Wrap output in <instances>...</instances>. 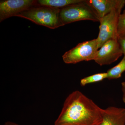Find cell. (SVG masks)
I'll use <instances>...</instances> for the list:
<instances>
[{
  "label": "cell",
  "instance_id": "obj_1",
  "mask_svg": "<svg viewBox=\"0 0 125 125\" xmlns=\"http://www.w3.org/2000/svg\"><path fill=\"white\" fill-rule=\"evenodd\" d=\"M102 108L83 93H72L64 101L55 125H100Z\"/></svg>",
  "mask_w": 125,
  "mask_h": 125
},
{
  "label": "cell",
  "instance_id": "obj_2",
  "mask_svg": "<svg viewBox=\"0 0 125 125\" xmlns=\"http://www.w3.org/2000/svg\"><path fill=\"white\" fill-rule=\"evenodd\" d=\"M61 9L46 6H33L16 16L27 19L36 24L51 29L63 26L61 20Z\"/></svg>",
  "mask_w": 125,
  "mask_h": 125
},
{
  "label": "cell",
  "instance_id": "obj_3",
  "mask_svg": "<svg viewBox=\"0 0 125 125\" xmlns=\"http://www.w3.org/2000/svg\"><path fill=\"white\" fill-rule=\"evenodd\" d=\"M60 16L64 25L83 20L99 22V18L97 14L85 0L61 9Z\"/></svg>",
  "mask_w": 125,
  "mask_h": 125
},
{
  "label": "cell",
  "instance_id": "obj_4",
  "mask_svg": "<svg viewBox=\"0 0 125 125\" xmlns=\"http://www.w3.org/2000/svg\"><path fill=\"white\" fill-rule=\"evenodd\" d=\"M99 48L96 39L79 43L62 56L66 64H75L83 61H94Z\"/></svg>",
  "mask_w": 125,
  "mask_h": 125
},
{
  "label": "cell",
  "instance_id": "obj_5",
  "mask_svg": "<svg viewBox=\"0 0 125 125\" xmlns=\"http://www.w3.org/2000/svg\"><path fill=\"white\" fill-rule=\"evenodd\" d=\"M122 10H115L104 17L99 18V33L96 38L99 48L109 40L118 39L117 25Z\"/></svg>",
  "mask_w": 125,
  "mask_h": 125
},
{
  "label": "cell",
  "instance_id": "obj_6",
  "mask_svg": "<svg viewBox=\"0 0 125 125\" xmlns=\"http://www.w3.org/2000/svg\"><path fill=\"white\" fill-rule=\"evenodd\" d=\"M123 54L117 39H112L99 48L94 61L100 66L109 65L117 60Z\"/></svg>",
  "mask_w": 125,
  "mask_h": 125
},
{
  "label": "cell",
  "instance_id": "obj_7",
  "mask_svg": "<svg viewBox=\"0 0 125 125\" xmlns=\"http://www.w3.org/2000/svg\"><path fill=\"white\" fill-rule=\"evenodd\" d=\"M37 5L33 0H7L0 2V22Z\"/></svg>",
  "mask_w": 125,
  "mask_h": 125
},
{
  "label": "cell",
  "instance_id": "obj_8",
  "mask_svg": "<svg viewBox=\"0 0 125 125\" xmlns=\"http://www.w3.org/2000/svg\"><path fill=\"white\" fill-rule=\"evenodd\" d=\"M85 1L95 10L99 18L115 10H122L125 5V0H85Z\"/></svg>",
  "mask_w": 125,
  "mask_h": 125
},
{
  "label": "cell",
  "instance_id": "obj_9",
  "mask_svg": "<svg viewBox=\"0 0 125 125\" xmlns=\"http://www.w3.org/2000/svg\"><path fill=\"white\" fill-rule=\"evenodd\" d=\"M100 125H125V108L110 106L102 109Z\"/></svg>",
  "mask_w": 125,
  "mask_h": 125
},
{
  "label": "cell",
  "instance_id": "obj_10",
  "mask_svg": "<svg viewBox=\"0 0 125 125\" xmlns=\"http://www.w3.org/2000/svg\"><path fill=\"white\" fill-rule=\"evenodd\" d=\"M84 0H39L37 5L62 9L70 5L83 2Z\"/></svg>",
  "mask_w": 125,
  "mask_h": 125
},
{
  "label": "cell",
  "instance_id": "obj_11",
  "mask_svg": "<svg viewBox=\"0 0 125 125\" xmlns=\"http://www.w3.org/2000/svg\"><path fill=\"white\" fill-rule=\"evenodd\" d=\"M125 71V56L118 64L107 71V79L109 80L120 78L122 73Z\"/></svg>",
  "mask_w": 125,
  "mask_h": 125
},
{
  "label": "cell",
  "instance_id": "obj_12",
  "mask_svg": "<svg viewBox=\"0 0 125 125\" xmlns=\"http://www.w3.org/2000/svg\"><path fill=\"white\" fill-rule=\"evenodd\" d=\"M107 72L95 74L82 79L81 80L80 84L82 86H85L89 84L102 81L104 79H107Z\"/></svg>",
  "mask_w": 125,
  "mask_h": 125
},
{
  "label": "cell",
  "instance_id": "obj_13",
  "mask_svg": "<svg viewBox=\"0 0 125 125\" xmlns=\"http://www.w3.org/2000/svg\"><path fill=\"white\" fill-rule=\"evenodd\" d=\"M118 37H125V10L119 16L117 25Z\"/></svg>",
  "mask_w": 125,
  "mask_h": 125
},
{
  "label": "cell",
  "instance_id": "obj_14",
  "mask_svg": "<svg viewBox=\"0 0 125 125\" xmlns=\"http://www.w3.org/2000/svg\"><path fill=\"white\" fill-rule=\"evenodd\" d=\"M118 42L124 56H125V37H118Z\"/></svg>",
  "mask_w": 125,
  "mask_h": 125
},
{
  "label": "cell",
  "instance_id": "obj_15",
  "mask_svg": "<svg viewBox=\"0 0 125 125\" xmlns=\"http://www.w3.org/2000/svg\"><path fill=\"white\" fill-rule=\"evenodd\" d=\"M121 85L122 90V92L123 93L122 100H123V102L125 103V82H122V83Z\"/></svg>",
  "mask_w": 125,
  "mask_h": 125
},
{
  "label": "cell",
  "instance_id": "obj_16",
  "mask_svg": "<svg viewBox=\"0 0 125 125\" xmlns=\"http://www.w3.org/2000/svg\"><path fill=\"white\" fill-rule=\"evenodd\" d=\"M4 125H20L19 124L11 121H7L4 123Z\"/></svg>",
  "mask_w": 125,
  "mask_h": 125
}]
</instances>
